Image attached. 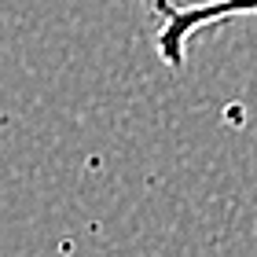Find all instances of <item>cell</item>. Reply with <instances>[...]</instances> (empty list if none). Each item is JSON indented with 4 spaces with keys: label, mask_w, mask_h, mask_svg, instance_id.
I'll list each match as a JSON object with an SVG mask.
<instances>
[{
    "label": "cell",
    "mask_w": 257,
    "mask_h": 257,
    "mask_svg": "<svg viewBox=\"0 0 257 257\" xmlns=\"http://www.w3.org/2000/svg\"><path fill=\"white\" fill-rule=\"evenodd\" d=\"M242 15H257V0H228V4H213L202 11H180V15L162 19V26L155 33V52L166 63V70H184L188 63V44L209 26L242 19Z\"/></svg>",
    "instance_id": "obj_1"
},
{
    "label": "cell",
    "mask_w": 257,
    "mask_h": 257,
    "mask_svg": "<svg viewBox=\"0 0 257 257\" xmlns=\"http://www.w3.org/2000/svg\"><path fill=\"white\" fill-rule=\"evenodd\" d=\"M213 4H228V0H144V8L158 19L180 15V11H202V8H213Z\"/></svg>",
    "instance_id": "obj_2"
}]
</instances>
